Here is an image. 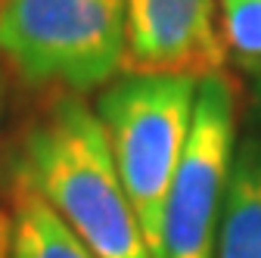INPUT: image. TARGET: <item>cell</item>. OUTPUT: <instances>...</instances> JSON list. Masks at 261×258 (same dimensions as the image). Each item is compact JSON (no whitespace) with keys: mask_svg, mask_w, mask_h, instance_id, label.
I'll use <instances>...</instances> for the list:
<instances>
[{"mask_svg":"<svg viewBox=\"0 0 261 258\" xmlns=\"http://www.w3.org/2000/svg\"><path fill=\"white\" fill-rule=\"evenodd\" d=\"M13 184L38 193L96 258H152L103 121L81 93L50 90L22 131Z\"/></svg>","mask_w":261,"mask_h":258,"instance_id":"cell-1","label":"cell"},{"mask_svg":"<svg viewBox=\"0 0 261 258\" xmlns=\"http://www.w3.org/2000/svg\"><path fill=\"white\" fill-rule=\"evenodd\" d=\"M196 78L124 75L100 93V121L143 240L159 258L162 212L193 124Z\"/></svg>","mask_w":261,"mask_h":258,"instance_id":"cell-2","label":"cell"},{"mask_svg":"<svg viewBox=\"0 0 261 258\" xmlns=\"http://www.w3.org/2000/svg\"><path fill=\"white\" fill-rule=\"evenodd\" d=\"M13 258H96L38 193L13 184Z\"/></svg>","mask_w":261,"mask_h":258,"instance_id":"cell-7","label":"cell"},{"mask_svg":"<svg viewBox=\"0 0 261 258\" xmlns=\"http://www.w3.org/2000/svg\"><path fill=\"white\" fill-rule=\"evenodd\" d=\"M215 258H261V146L249 143L230 168L215 234Z\"/></svg>","mask_w":261,"mask_h":258,"instance_id":"cell-6","label":"cell"},{"mask_svg":"<svg viewBox=\"0 0 261 258\" xmlns=\"http://www.w3.org/2000/svg\"><path fill=\"white\" fill-rule=\"evenodd\" d=\"M221 41L249 66L261 62V0H221Z\"/></svg>","mask_w":261,"mask_h":258,"instance_id":"cell-8","label":"cell"},{"mask_svg":"<svg viewBox=\"0 0 261 258\" xmlns=\"http://www.w3.org/2000/svg\"><path fill=\"white\" fill-rule=\"evenodd\" d=\"M0 106H4V84H0ZM10 230V218L0 212V234H7Z\"/></svg>","mask_w":261,"mask_h":258,"instance_id":"cell-9","label":"cell"},{"mask_svg":"<svg viewBox=\"0 0 261 258\" xmlns=\"http://www.w3.org/2000/svg\"><path fill=\"white\" fill-rule=\"evenodd\" d=\"M124 56V0H0V66L28 87L84 93Z\"/></svg>","mask_w":261,"mask_h":258,"instance_id":"cell-3","label":"cell"},{"mask_svg":"<svg viewBox=\"0 0 261 258\" xmlns=\"http://www.w3.org/2000/svg\"><path fill=\"white\" fill-rule=\"evenodd\" d=\"M237 84L224 72L196 84L193 124L162 212L159 258H215V234L233 168Z\"/></svg>","mask_w":261,"mask_h":258,"instance_id":"cell-4","label":"cell"},{"mask_svg":"<svg viewBox=\"0 0 261 258\" xmlns=\"http://www.w3.org/2000/svg\"><path fill=\"white\" fill-rule=\"evenodd\" d=\"M218 0H124L127 75H190L224 72L227 47L218 28Z\"/></svg>","mask_w":261,"mask_h":258,"instance_id":"cell-5","label":"cell"},{"mask_svg":"<svg viewBox=\"0 0 261 258\" xmlns=\"http://www.w3.org/2000/svg\"><path fill=\"white\" fill-rule=\"evenodd\" d=\"M255 93H258V100H261V72H258V78H255Z\"/></svg>","mask_w":261,"mask_h":258,"instance_id":"cell-10","label":"cell"}]
</instances>
